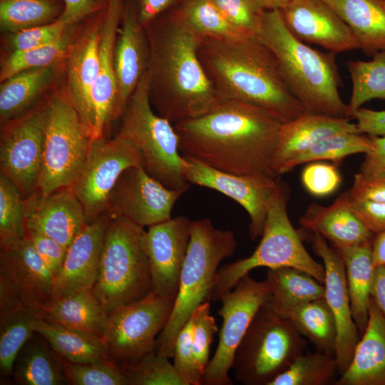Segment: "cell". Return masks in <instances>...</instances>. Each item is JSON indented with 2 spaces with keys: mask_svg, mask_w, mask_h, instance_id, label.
<instances>
[{
  "mask_svg": "<svg viewBox=\"0 0 385 385\" xmlns=\"http://www.w3.org/2000/svg\"><path fill=\"white\" fill-rule=\"evenodd\" d=\"M348 191L353 199L385 202V175H365L359 172Z\"/></svg>",
  "mask_w": 385,
  "mask_h": 385,
  "instance_id": "db71d44e",
  "label": "cell"
},
{
  "mask_svg": "<svg viewBox=\"0 0 385 385\" xmlns=\"http://www.w3.org/2000/svg\"><path fill=\"white\" fill-rule=\"evenodd\" d=\"M373 148L370 135L361 133L344 132L332 134L286 161L278 171L279 176L295 167L315 161L341 163L346 157L367 153Z\"/></svg>",
  "mask_w": 385,
  "mask_h": 385,
  "instance_id": "74e56055",
  "label": "cell"
},
{
  "mask_svg": "<svg viewBox=\"0 0 385 385\" xmlns=\"http://www.w3.org/2000/svg\"><path fill=\"white\" fill-rule=\"evenodd\" d=\"M271 287L267 304L272 308L303 304L324 298V286L309 273L284 267L267 269Z\"/></svg>",
  "mask_w": 385,
  "mask_h": 385,
  "instance_id": "d590c367",
  "label": "cell"
},
{
  "mask_svg": "<svg viewBox=\"0 0 385 385\" xmlns=\"http://www.w3.org/2000/svg\"><path fill=\"white\" fill-rule=\"evenodd\" d=\"M119 25L113 51L117 84L115 118L122 115L145 72L148 68L150 49L145 28L137 14L127 10Z\"/></svg>",
  "mask_w": 385,
  "mask_h": 385,
  "instance_id": "cb8c5ba5",
  "label": "cell"
},
{
  "mask_svg": "<svg viewBox=\"0 0 385 385\" xmlns=\"http://www.w3.org/2000/svg\"><path fill=\"white\" fill-rule=\"evenodd\" d=\"M54 66L24 71L1 82V125L26 113L53 78Z\"/></svg>",
  "mask_w": 385,
  "mask_h": 385,
  "instance_id": "e575fe53",
  "label": "cell"
},
{
  "mask_svg": "<svg viewBox=\"0 0 385 385\" xmlns=\"http://www.w3.org/2000/svg\"><path fill=\"white\" fill-rule=\"evenodd\" d=\"M371 298L385 317V265L375 269Z\"/></svg>",
  "mask_w": 385,
  "mask_h": 385,
  "instance_id": "6125c7cd",
  "label": "cell"
},
{
  "mask_svg": "<svg viewBox=\"0 0 385 385\" xmlns=\"http://www.w3.org/2000/svg\"><path fill=\"white\" fill-rule=\"evenodd\" d=\"M189 31L202 37L245 39L212 0H183L171 15Z\"/></svg>",
  "mask_w": 385,
  "mask_h": 385,
  "instance_id": "8d00e7d4",
  "label": "cell"
},
{
  "mask_svg": "<svg viewBox=\"0 0 385 385\" xmlns=\"http://www.w3.org/2000/svg\"><path fill=\"white\" fill-rule=\"evenodd\" d=\"M92 138L66 91L46 104L43 165L38 190L47 195L71 187L86 159Z\"/></svg>",
  "mask_w": 385,
  "mask_h": 385,
  "instance_id": "30bf717a",
  "label": "cell"
},
{
  "mask_svg": "<svg viewBox=\"0 0 385 385\" xmlns=\"http://www.w3.org/2000/svg\"><path fill=\"white\" fill-rule=\"evenodd\" d=\"M371 138L373 148L365 154L359 173L365 175H385V135Z\"/></svg>",
  "mask_w": 385,
  "mask_h": 385,
  "instance_id": "680465c9",
  "label": "cell"
},
{
  "mask_svg": "<svg viewBox=\"0 0 385 385\" xmlns=\"http://www.w3.org/2000/svg\"><path fill=\"white\" fill-rule=\"evenodd\" d=\"M210 302L200 304L192 312V349L196 364L202 376L210 361V345L218 331L215 319L210 314Z\"/></svg>",
  "mask_w": 385,
  "mask_h": 385,
  "instance_id": "681fc988",
  "label": "cell"
},
{
  "mask_svg": "<svg viewBox=\"0 0 385 385\" xmlns=\"http://www.w3.org/2000/svg\"><path fill=\"white\" fill-rule=\"evenodd\" d=\"M45 342L42 336L34 332L20 350L11 375L19 384H69L62 357Z\"/></svg>",
  "mask_w": 385,
  "mask_h": 385,
  "instance_id": "f546056e",
  "label": "cell"
},
{
  "mask_svg": "<svg viewBox=\"0 0 385 385\" xmlns=\"http://www.w3.org/2000/svg\"><path fill=\"white\" fill-rule=\"evenodd\" d=\"M372 243L337 250L344 263L352 316L360 334L364 332L369 320L376 269L374 265Z\"/></svg>",
  "mask_w": 385,
  "mask_h": 385,
  "instance_id": "4dcf8cb0",
  "label": "cell"
},
{
  "mask_svg": "<svg viewBox=\"0 0 385 385\" xmlns=\"http://www.w3.org/2000/svg\"><path fill=\"white\" fill-rule=\"evenodd\" d=\"M104 11L72 43L67 57V94L93 140V91L99 68V43Z\"/></svg>",
  "mask_w": 385,
  "mask_h": 385,
  "instance_id": "603a6c76",
  "label": "cell"
},
{
  "mask_svg": "<svg viewBox=\"0 0 385 385\" xmlns=\"http://www.w3.org/2000/svg\"><path fill=\"white\" fill-rule=\"evenodd\" d=\"M227 20L246 38L258 36L266 11L258 0H212Z\"/></svg>",
  "mask_w": 385,
  "mask_h": 385,
  "instance_id": "7dc6e473",
  "label": "cell"
},
{
  "mask_svg": "<svg viewBox=\"0 0 385 385\" xmlns=\"http://www.w3.org/2000/svg\"><path fill=\"white\" fill-rule=\"evenodd\" d=\"M193 327L190 317L180 330L174 346L173 366L184 385L202 384V374L196 364L192 349Z\"/></svg>",
  "mask_w": 385,
  "mask_h": 385,
  "instance_id": "c3c4849f",
  "label": "cell"
},
{
  "mask_svg": "<svg viewBox=\"0 0 385 385\" xmlns=\"http://www.w3.org/2000/svg\"><path fill=\"white\" fill-rule=\"evenodd\" d=\"M381 2L382 5L384 6V7L385 8V0H381Z\"/></svg>",
  "mask_w": 385,
  "mask_h": 385,
  "instance_id": "03108f58",
  "label": "cell"
},
{
  "mask_svg": "<svg viewBox=\"0 0 385 385\" xmlns=\"http://www.w3.org/2000/svg\"><path fill=\"white\" fill-rule=\"evenodd\" d=\"M68 26L58 18L50 23L11 34L10 45L14 51H23L51 43L61 38Z\"/></svg>",
  "mask_w": 385,
  "mask_h": 385,
  "instance_id": "816d5d0a",
  "label": "cell"
},
{
  "mask_svg": "<svg viewBox=\"0 0 385 385\" xmlns=\"http://www.w3.org/2000/svg\"><path fill=\"white\" fill-rule=\"evenodd\" d=\"M150 85L148 68L121 115L118 133L138 150L147 173L166 188L185 192L190 183L183 172L178 135L170 120L153 111Z\"/></svg>",
  "mask_w": 385,
  "mask_h": 385,
  "instance_id": "ba28073f",
  "label": "cell"
},
{
  "mask_svg": "<svg viewBox=\"0 0 385 385\" xmlns=\"http://www.w3.org/2000/svg\"><path fill=\"white\" fill-rule=\"evenodd\" d=\"M144 231L143 227L111 213L91 290L108 313L151 291L149 263L143 245Z\"/></svg>",
  "mask_w": 385,
  "mask_h": 385,
  "instance_id": "52a82bcc",
  "label": "cell"
},
{
  "mask_svg": "<svg viewBox=\"0 0 385 385\" xmlns=\"http://www.w3.org/2000/svg\"><path fill=\"white\" fill-rule=\"evenodd\" d=\"M350 118L356 120L361 133L370 136L385 135V110L374 111L361 107L351 115Z\"/></svg>",
  "mask_w": 385,
  "mask_h": 385,
  "instance_id": "9f6ffc18",
  "label": "cell"
},
{
  "mask_svg": "<svg viewBox=\"0 0 385 385\" xmlns=\"http://www.w3.org/2000/svg\"><path fill=\"white\" fill-rule=\"evenodd\" d=\"M121 14V0H109L101 28L99 68L93 91V140L103 138L106 127L111 120L115 119L117 84L113 51Z\"/></svg>",
  "mask_w": 385,
  "mask_h": 385,
  "instance_id": "d4e9b609",
  "label": "cell"
},
{
  "mask_svg": "<svg viewBox=\"0 0 385 385\" xmlns=\"http://www.w3.org/2000/svg\"><path fill=\"white\" fill-rule=\"evenodd\" d=\"M25 235L32 242L36 250L55 277L62 266L66 249L51 237L34 230H25Z\"/></svg>",
  "mask_w": 385,
  "mask_h": 385,
  "instance_id": "f5cc1de1",
  "label": "cell"
},
{
  "mask_svg": "<svg viewBox=\"0 0 385 385\" xmlns=\"http://www.w3.org/2000/svg\"><path fill=\"white\" fill-rule=\"evenodd\" d=\"M46 104L3 125L0 142L1 173L24 197L38 190L44 147Z\"/></svg>",
  "mask_w": 385,
  "mask_h": 385,
  "instance_id": "5bb4252c",
  "label": "cell"
},
{
  "mask_svg": "<svg viewBox=\"0 0 385 385\" xmlns=\"http://www.w3.org/2000/svg\"><path fill=\"white\" fill-rule=\"evenodd\" d=\"M352 83L347 104V117L369 101L385 100V49L372 56L368 61H349L346 63Z\"/></svg>",
  "mask_w": 385,
  "mask_h": 385,
  "instance_id": "f35d334b",
  "label": "cell"
},
{
  "mask_svg": "<svg viewBox=\"0 0 385 385\" xmlns=\"http://www.w3.org/2000/svg\"><path fill=\"white\" fill-rule=\"evenodd\" d=\"M324 1L349 26L367 56L385 49V8L381 0Z\"/></svg>",
  "mask_w": 385,
  "mask_h": 385,
  "instance_id": "1f68e13d",
  "label": "cell"
},
{
  "mask_svg": "<svg viewBox=\"0 0 385 385\" xmlns=\"http://www.w3.org/2000/svg\"><path fill=\"white\" fill-rule=\"evenodd\" d=\"M38 315L30 311L19 312L0 322V370L11 376L15 360L34 332L32 322Z\"/></svg>",
  "mask_w": 385,
  "mask_h": 385,
  "instance_id": "ee69618b",
  "label": "cell"
},
{
  "mask_svg": "<svg viewBox=\"0 0 385 385\" xmlns=\"http://www.w3.org/2000/svg\"><path fill=\"white\" fill-rule=\"evenodd\" d=\"M72 43L66 31L57 41L40 47L14 51L3 61L0 70L1 82L20 72L49 67L68 55Z\"/></svg>",
  "mask_w": 385,
  "mask_h": 385,
  "instance_id": "b9f144b4",
  "label": "cell"
},
{
  "mask_svg": "<svg viewBox=\"0 0 385 385\" xmlns=\"http://www.w3.org/2000/svg\"><path fill=\"white\" fill-rule=\"evenodd\" d=\"M173 125L183 157L230 173L278 178L272 161L282 123L262 108L225 101Z\"/></svg>",
  "mask_w": 385,
  "mask_h": 385,
  "instance_id": "6da1fadb",
  "label": "cell"
},
{
  "mask_svg": "<svg viewBox=\"0 0 385 385\" xmlns=\"http://www.w3.org/2000/svg\"><path fill=\"white\" fill-rule=\"evenodd\" d=\"M27 311L8 277L0 272V322L10 317Z\"/></svg>",
  "mask_w": 385,
  "mask_h": 385,
  "instance_id": "6f0895ef",
  "label": "cell"
},
{
  "mask_svg": "<svg viewBox=\"0 0 385 385\" xmlns=\"http://www.w3.org/2000/svg\"><path fill=\"white\" fill-rule=\"evenodd\" d=\"M350 205L355 214L373 234L385 232V202L356 200L350 197Z\"/></svg>",
  "mask_w": 385,
  "mask_h": 385,
  "instance_id": "11a10c76",
  "label": "cell"
},
{
  "mask_svg": "<svg viewBox=\"0 0 385 385\" xmlns=\"http://www.w3.org/2000/svg\"><path fill=\"white\" fill-rule=\"evenodd\" d=\"M190 222L185 216H178L144 231L143 245L149 263L151 291L176 296L190 238Z\"/></svg>",
  "mask_w": 385,
  "mask_h": 385,
  "instance_id": "e0dca14e",
  "label": "cell"
},
{
  "mask_svg": "<svg viewBox=\"0 0 385 385\" xmlns=\"http://www.w3.org/2000/svg\"><path fill=\"white\" fill-rule=\"evenodd\" d=\"M307 164L302 172L301 180L308 192L323 197L339 188L342 178L336 165L320 161Z\"/></svg>",
  "mask_w": 385,
  "mask_h": 385,
  "instance_id": "f907efd6",
  "label": "cell"
},
{
  "mask_svg": "<svg viewBox=\"0 0 385 385\" xmlns=\"http://www.w3.org/2000/svg\"><path fill=\"white\" fill-rule=\"evenodd\" d=\"M111 216V213L107 211L88 222L71 242L62 266L54 277V298L92 290Z\"/></svg>",
  "mask_w": 385,
  "mask_h": 385,
  "instance_id": "7402d4cb",
  "label": "cell"
},
{
  "mask_svg": "<svg viewBox=\"0 0 385 385\" xmlns=\"http://www.w3.org/2000/svg\"><path fill=\"white\" fill-rule=\"evenodd\" d=\"M372 255L375 267L385 265V232L376 235L374 239Z\"/></svg>",
  "mask_w": 385,
  "mask_h": 385,
  "instance_id": "be15d7a7",
  "label": "cell"
},
{
  "mask_svg": "<svg viewBox=\"0 0 385 385\" xmlns=\"http://www.w3.org/2000/svg\"><path fill=\"white\" fill-rule=\"evenodd\" d=\"M63 4L58 19L68 27L98 9L95 0H63Z\"/></svg>",
  "mask_w": 385,
  "mask_h": 385,
  "instance_id": "91938a15",
  "label": "cell"
},
{
  "mask_svg": "<svg viewBox=\"0 0 385 385\" xmlns=\"http://www.w3.org/2000/svg\"><path fill=\"white\" fill-rule=\"evenodd\" d=\"M142 166L138 150L118 133L112 139H93L83 168L72 188L82 204L88 222L107 212L110 194L128 168Z\"/></svg>",
  "mask_w": 385,
  "mask_h": 385,
  "instance_id": "4fadbf2b",
  "label": "cell"
},
{
  "mask_svg": "<svg viewBox=\"0 0 385 385\" xmlns=\"http://www.w3.org/2000/svg\"><path fill=\"white\" fill-rule=\"evenodd\" d=\"M63 364L69 384L73 385H127L113 359L90 363H74L63 359Z\"/></svg>",
  "mask_w": 385,
  "mask_h": 385,
  "instance_id": "bcb514c9",
  "label": "cell"
},
{
  "mask_svg": "<svg viewBox=\"0 0 385 385\" xmlns=\"http://www.w3.org/2000/svg\"><path fill=\"white\" fill-rule=\"evenodd\" d=\"M169 359L154 351L137 361L117 364L127 385H184Z\"/></svg>",
  "mask_w": 385,
  "mask_h": 385,
  "instance_id": "7bdbcfd3",
  "label": "cell"
},
{
  "mask_svg": "<svg viewBox=\"0 0 385 385\" xmlns=\"http://www.w3.org/2000/svg\"><path fill=\"white\" fill-rule=\"evenodd\" d=\"M25 236V197L17 185L0 173V244Z\"/></svg>",
  "mask_w": 385,
  "mask_h": 385,
  "instance_id": "f6af8a7d",
  "label": "cell"
},
{
  "mask_svg": "<svg viewBox=\"0 0 385 385\" xmlns=\"http://www.w3.org/2000/svg\"><path fill=\"white\" fill-rule=\"evenodd\" d=\"M0 272L10 280L24 309L39 314L54 298V276L24 237L1 243Z\"/></svg>",
  "mask_w": 385,
  "mask_h": 385,
  "instance_id": "ffe728a7",
  "label": "cell"
},
{
  "mask_svg": "<svg viewBox=\"0 0 385 385\" xmlns=\"http://www.w3.org/2000/svg\"><path fill=\"white\" fill-rule=\"evenodd\" d=\"M31 327L59 356L69 361L90 363L112 359L102 339L96 336L49 322L39 317L34 319Z\"/></svg>",
  "mask_w": 385,
  "mask_h": 385,
  "instance_id": "d6a6232c",
  "label": "cell"
},
{
  "mask_svg": "<svg viewBox=\"0 0 385 385\" xmlns=\"http://www.w3.org/2000/svg\"><path fill=\"white\" fill-rule=\"evenodd\" d=\"M299 224L321 235L336 250L372 242L374 239V234L353 211L348 190L329 206L309 205Z\"/></svg>",
  "mask_w": 385,
  "mask_h": 385,
  "instance_id": "484cf974",
  "label": "cell"
},
{
  "mask_svg": "<svg viewBox=\"0 0 385 385\" xmlns=\"http://www.w3.org/2000/svg\"><path fill=\"white\" fill-rule=\"evenodd\" d=\"M350 119L305 112L282 123L272 161L274 174L279 177L278 171L286 161L325 137L344 132L360 133L356 123Z\"/></svg>",
  "mask_w": 385,
  "mask_h": 385,
  "instance_id": "83f0119b",
  "label": "cell"
},
{
  "mask_svg": "<svg viewBox=\"0 0 385 385\" xmlns=\"http://www.w3.org/2000/svg\"><path fill=\"white\" fill-rule=\"evenodd\" d=\"M183 193L166 188L142 166H132L114 185L108 211L143 227H150L171 218L173 207Z\"/></svg>",
  "mask_w": 385,
  "mask_h": 385,
  "instance_id": "2e32d148",
  "label": "cell"
},
{
  "mask_svg": "<svg viewBox=\"0 0 385 385\" xmlns=\"http://www.w3.org/2000/svg\"><path fill=\"white\" fill-rule=\"evenodd\" d=\"M337 385H385V317L371 298L369 320Z\"/></svg>",
  "mask_w": 385,
  "mask_h": 385,
  "instance_id": "4316f807",
  "label": "cell"
},
{
  "mask_svg": "<svg viewBox=\"0 0 385 385\" xmlns=\"http://www.w3.org/2000/svg\"><path fill=\"white\" fill-rule=\"evenodd\" d=\"M280 12L289 31L305 43L334 53L361 49L349 26L324 0H290Z\"/></svg>",
  "mask_w": 385,
  "mask_h": 385,
  "instance_id": "d6986e66",
  "label": "cell"
},
{
  "mask_svg": "<svg viewBox=\"0 0 385 385\" xmlns=\"http://www.w3.org/2000/svg\"><path fill=\"white\" fill-rule=\"evenodd\" d=\"M290 0H258L261 6L267 11L281 10Z\"/></svg>",
  "mask_w": 385,
  "mask_h": 385,
  "instance_id": "e7e4bbea",
  "label": "cell"
},
{
  "mask_svg": "<svg viewBox=\"0 0 385 385\" xmlns=\"http://www.w3.org/2000/svg\"><path fill=\"white\" fill-rule=\"evenodd\" d=\"M55 0H1L0 25L11 34L56 20Z\"/></svg>",
  "mask_w": 385,
  "mask_h": 385,
  "instance_id": "60d3db41",
  "label": "cell"
},
{
  "mask_svg": "<svg viewBox=\"0 0 385 385\" xmlns=\"http://www.w3.org/2000/svg\"><path fill=\"white\" fill-rule=\"evenodd\" d=\"M237 243L231 230L214 227L210 219L190 222V238L173 311L156 340L155 351L173 357L177 336L202 303L210 296L220 262L233 255Z\"/></svg>",
  "mask_w": 385,
  "mask_h": 385,
  "instance_id": "5b68a950",
  "label": "cell"
},
{
  "mask_svg": "<svg viewBox=\"0 0 385 385\" xmlns=\"http://www.w3.org/2000/svg\"><path fill=\"white\" fill-rule=\"evenodd\" d=\"M177 0H138L137 17L145 28Z\"/></svg>",
  "mask_w": 385,
  "mask_h": 385,
  "instance_id": "94428289",
  "label": "cell"
},
{
  "mask_svg": "<svg viewBox=\"0 0 385 385\" xmlns=\"http://www.w3.org/2000/svg\"><path fill=\"white\" fill-rule=\"evenodd\" d=\"M175 296L150 291L144 297L108 313L102 340L117 363L137 361L154 351L158 334L166 325Z\"/></svg>",
  "mask_w": 385,
  "mask_h": 385,
  "instance_id": "8fae6325",
  "label": "cell"
},
{
  "mask_svg": "<svg viewBox=\"0 0 385 385\" xmlns=\"http://www.w3.org/2000/svg\"><path fill=\"white\" fill-rule=\"evenodd\" d=\"M257 38L274 55L286 86L305 112L347 117V104L339 91L336 53L322 52L295 38L280 10L266 11Z\"/></svg>",
  "mask_w": 385,
  "mask_h": 385,
  "instance_id": "277c9868",
  "label": "cell"
},
{
  "mask_svg": "<svg viewBox=\"0 0 385 385\" xmlns=\"http://www.w3.org/2000/svg\"><path fill=\"white\" fill-rule=\"evenodd\" d=\"M272 309L288 319L317 351L334 355L337 326L324 298Z\"/></svg>",
  "mask_w": 385,
  "mask_h": 385,
  "instance_id": "836d02e7",
  "label": "cell"
},
{
  "mask_svg": "<svg viewBox=\"0 0 385 385\" xmlns=\"http://www.w3.org/2000/svg\"><path fill=\"white\" fill-rule=\"evenodd\" d=\"M87 222L85 210L71 187L47 195L37 190L25 198V230L43 234L66 250Z\"/></svg>",
  "mask_w": 385,
  "mask_h": 385,
  "instance_id": "44dd1931",
  "label": "cell"
},
{
  "mask_svg": "<svg viewBox=\"0 0 385 385\" xmlns=\"http://www.w3.org/2000/svg\"><path fill=\"white\" fill-rule=\"evenodd\" d=\"M337 372L334 355L319 351L303 353L270 385H327L334 380Z\"/></svg>",
  "mask_w": 385,
  "mask_h": 385,
  "instance_id": "ab89813d",
  "label": "cell"
},
{
  "mask_svg": "<svg viewBox=\"0 0 385 385\" xmlns=\"http://www.w3.org/2000/svg\"><path fill=\"white\" fill-rule=\"evenodd\" d=\"M197 53L221 102L254 105L282 123L305 113L286 86L274 55L258 38L200 36Z\"/></svg>",
  "mask_w": 385,
  "mask_h": 385,
  "instance_id": "7a4b0ae2",
  "label": "cell"
},
{
  "mask_svg": "<svg viewBox=\"0 0 385 385\" xmlns=\"http://www.w3.org/2000/svg\"><path fill=\"white\" fill-rule=\"evenodd\" d=\"M267 302L257 312L235 354V378L245 385H270L307 345L291 322Z\"/></svg>",
  "mask_w": 385,
  "mask_h": 385,
  "instance_id": "9c48e42d",
  "label": "cell"
},
{
  "mask_svg": "<svg viewBox=\"0 0 385 385\" xmlns=\"http://www.w3.org/2000/svg\"><path fill=\"white\" fill-rule=\"evenodd\" d=\"M150 88L159 115L172 123L200 116L221 103L198 56L200 36L174 20L148 31Z\"/></svg>",
  "mask_w": 385,
  "mask_h": 385,
  "instance_id": "3957f363",
  "label": "cell"
},
{
  "mask_svg": "<svg viewBox=\"0 0 385 385\" xmlns=\"http://www.w3.org/2000/svg\"><path fill=\"white\" fill-rule=\"evenodd\" d=\"M311 232L309 238L312 249L322 260L324 267V299L336 322L334 356L338 373L342 374L351 360L360 333L352 316L344 261L339 253L330 247L321 235Z\"/></svg>",
  "mask_w": 385,
  "mask_h": 385,
  "instance_id": "ac0fdd59",
  "label": "cell"
},
{
  "mask_svg": "<svg viewBox=\"0 0 385 385\" xmlns=\"http://www.w3.org/2000/svg\"><path fill=\"white\" fill-rule=\"evenodd\" d=\"M289 188L281 181L269 204L261 240L247 257L218 270L210 301H219L238 281L258 267L274 269L290 267L303 270L324 284V265L314 260L305 249L302 238L287 214Z\"/></svg>",
  "mask_w": 385,
  "mask_h": 385,
  "instance_id": "8992f818",
  "label": "cell"
},
{
  "mask_svg": "<svg viewBox=\"0 0 385 385\" xmlns=\"http://www.w3.org/2000/svg\"><path fill=\"white\" fill-rule=\"evenodd\" d=\"M38 317L102 339L108 313L91 291H81L54 298Z\"/></svg>",
  "mask_w": 385,
  "mask_h": 385,
  "instance_id": "f1b7e54d",
  "label": "cell"
},
{
  "mask_svg": "<svg viewBox=\"0 0 385 385\" xmlns=\"http://www.w3.org/2000/svg\"><path fill=\"white\" fill-rule=\"evenodd\" d=\"M183 158L185 180L189 183L217 190L236 201L249 215L250 239L261 237L269 204L280 182L278 178L265 173H230L192 159Z\"/></svg>",
  "mask_w": 385,
  "mask_h": 385,
  "instance_id": "9a60e30c",
  "label": "cell"
},
{
  "mask_svg": "<svg viewBox=\"0 0 385 385\" xmlns=\"http://www.w3.org/2000/svg\"><path fill=\"white\" fill-rule=\"evenodd\" d=\"M271 287L267 279L256 281L249 274L223 294L218 315L222 318L219 342L202 376L203 385H232L229 371L236 350L259 309L269 300Z\"/></svg>",
  "mask_w": 385,
  "mask_h": 385,
  "instance_id": "7c38bea8",
  "label": "cell"
}]
</instances>
